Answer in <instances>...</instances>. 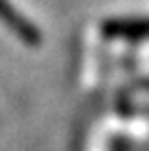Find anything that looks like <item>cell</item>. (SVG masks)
I'll return each mask as SVG.
<instances>
[{"label":"cell","mask_w":149,"mask_h":151,"mask_svg":"<svg viewBox=\"0 0 149 151\" xmlns=\"http://www.w3.org/2000/svg\"><path fill=\"white\" fill-rule=\"evenodd\" d=\"M99 30L106 39L143 41L149 39V17H108Z\"/></svg>","instance_id":"obj_1"},{"label":"cell","mask_w":149,"mask_h":151,"mask_svg":"<svg viewBox=\"0 0 149 151\" xmlns=\"http://www.w3.org/2000/svg\"><path fill=\"white\" fill-rule=\"evenodd\" d=\"M0 22L15 32L19 41H24L26 45H41V32L30 19H26L9 0H0Z\"/></svg>","instance_id":"obj_2"}]
</instances>
